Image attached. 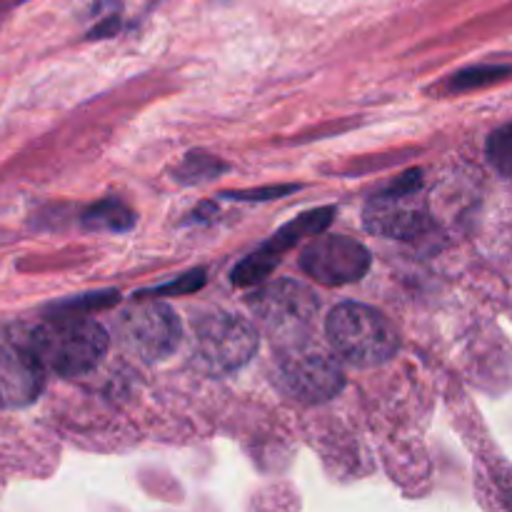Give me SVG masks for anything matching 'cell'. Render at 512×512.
Masks as SVG:
<instances>
[{"label": "cell", "mask_w": 512, "mask_h": 512, "mask_svg": "<svg viewBox=\"0 0 512 512\" xmlns=\"http://www.w3.org/2000/svg\"><path fill=\"white\" fill-rule=\"evenodd\" d=\"M365 225L373 233L400 240L418 238L423 233L428 225V210H425L423 193H420L418 170L403 175L398 183L370 200L365 208Z\"/></svg>", "instance_id": "obj_6"}, {"label": "cell", "mask_w": 512, "mask_h": 512, "mask_svg": "<svg viewBox=\"0 0 512 512\" xmlns=\"http://www.w3.org/2000/svg\"><path fill=\"white\" fill-rule=\"evenodd\" d=\"M258 350V333L245 318L205 313L195 320V355L208 373H233L248 365Z\"/></svg>", "instance_id": "obj_4"}, {"label": "cell", "mask_w": 512, "mask_h": 512, "mask_svg": "<svg viewBox=\"0 0 512 512\" xmlns=\"http://www.w3.org/2000/svg\"><path fill=\"white\" fill-rule=\"evenodd\" d=\"M135 225V215L128 205L118 200H100L90 205L83 213V228L88 230H110V233H125Z\"/></svg>", "instance_id": "obj_11"}, {"label": "cell", "mask_w": 512, "mask_h": 512, "mask_svg": "<svg viewBox=\"0 0 512 512\" xmlns=\"http://www.w3.org/2000/svg\"><path fill=\"white\" fill-rule=\"evenodd\" d=\"M505 73H510L508 68H470L463 70L453 78V90H470L475 85H485V83H493V80L503 78Z\"/></svg>", "instance_id": "obj_15"}, {"label": "cell", "mask_w": 512, "mask_h": 512, "mask_svg": "<svg viewBox=\"0 0 512 512\" xmlns=\"http://www.w3.org/2000/svg\"><path fill=\"white\" fill-rule=\"evenodd\" d=\"M260 330L268 333L283 348L308 340L313 320L318 315V298L305 285L293 280L263 285L250 298Z\"/></svg>", "instance_id": "obj_3"}, {"label": "cell", "mask_w": 512, "mask_h": 512, "mask_svg": "<svg viewBox=\"0 0 512 512\" xmlns=\"http://www.w3.org/2000/svg\"><path fill=\"white\" fill-rule=\"evenodd\" d=\"M278 383L300 403H325L343 390L345 375L333 355L305 340L283 348L278 358Z\"/></svg>", "instance_id": "obj_5"}, {"label": "cell", "mask_w": 512, "mask_h": 512, "mask_svg": "<svg viewBox=\"0 0 512 512\" xmlns=\"http://www.w3.org/2000/svg\"><path fill=\"white\" fill-rule=\"evenodd\" d=\"M333 220V210L330 208H318V210H308V213L300 215L298 220L285 225L278 235L268 240V243L260 245L253 255L243 260V263L235 265L233 270V283L235 285H255L260 280H265L270 275V270L275 268L280 258H283L285 250L295 243L303 235H313V233H323L325 228Z\"/></svg>", "instance_id": "obj_9"}, {"label": "cell", "mask_w": 512, "mask_h": 512, "mask_svg": "<svg viewBox=\"0 0 512 512\" xmlns=\"http://www.w3.org/2000/svg\"><path fill=\"white\" fill-rule=\"evenodd\" d=\"M118 295L115 293H98V295H88V298H75L68 300V303L58 305V313H83L85 308H105V305L115 303Z\"/></svg>", "instance_id": "obj_16"}, {"label": "cell", "mask_w": 512, "mask_h": 512, "mask_svg": "<svg viewBox=\"0 0 512 512\" xmlns=\"http://www.w3.org/2000/svg\"><path fill=\"white\" fill-rule=\"evenodd\" d=\"M335 355L355 368L383 365L398 353L400 338L395 325L370 305L343 303L325 320Z\"/></svg>", "instance_id": "obj_2"}, {"label": "cell", "mask_w": 512, "mask_h": 512, "mask_svg": "<svg viewBox=\"0 0 512 512\" xmlns=\"http://www.w3.org/2000/svg\"><path fill=\"white\" fill-rule=\"evenodd\" d=\"M203 283H205L203 270H190V273H185L183 278L170 280V283L160 285V288H153V290H145V293L140 295H143V298L145 295H188V293H195Z\"/></svg>", "instance_id": "obj_14"}, {"label": "cell", "mask_w": 512, "mask_h": 512, "mask_svg": "<svg viewBox=\"0 0 512 512\" xmlns=\"http://www.w3.org/2000/svg\"><path fill=\"white\" fill-rule=\"evenodd\" d=\"M118 335L125 348L140 360H165L180 343V320L168 305L145 303L120 315Z\"/></svg>", "instance_id": "obj_7"}, {"label": "cell", "mask_w": 512, "mask_h": 512, "mask_svg": "<svg viewBox=\"0 0 512 512\" xmlns=\"http://www.w3.org/2000/svg\"><path fill=\"white\" fill-rule=\"evenodd\" d=\"M45 368L28 345L0 340V408H23L40 395Z\"/></svg>", "instance_id": "obj_10"}, {"label": "cell", "mask_w": 512, "mask_h": 512, "mask_svg": "<svg viewBox=\"0 0 512 512\" xmlns=\"http://www.w3.org/2000/svg\"><path fill=\"white\" fill-rule=\"evenodd\" d=\"M300 265L323 285H348L363 278L370 268V253L358 240L325 235L313 240L300 255Z\"/></svg>", "instance_id": "obj_8"}, {"label": "cell", "mask_w": 512, "mask_h": 512, "mask_svg": "<svg viewBox=\"0 0 512 512\" xmlns=\"http://www.w3.org/2000/svg\"><path fill=\"white\" fill-rule=\"evenodd\" d=\"M295 185H275V188H260V190H243V193H225V198L233 200H273L283 198V195L293 193Z\"/></svg>", "instance_id": "obj_17"}, {"label": "cell", "mask_w": 512, "mask_h": 512, "mask_svg": "<svg viewBox=\"0 0 512 512\" xmlns=\"http://www.w3.org/2000/svg\"><path fill=\"white\" fill-rule=\"evenodd\" d=\"M108 345L103 325L78 313H58V318L35 328L28 338V348L40 365L63 378L93 370L105 358Z\"/></svg>", "instance_id": "obj_1"}, {"label": "cell", "mask_w": 512, "mask_h": 512, "mask_svg": "<svg viewBox=\"0 0 512 512\" xmlns=\"http://www.w3.org/2000/svg\"><path fill=\"white\" fill-rule=\"evenodd\" d=\"M220 170H225V165L220 163V160L210 158V155L205 153H193L175 175H178L183 183H205V180L218 178Z\"/></svg>", "instance_id": "obj_12"}, {"label": "cell", "mask_w": 512, "mask_h": 512, "mask_svg": "<svg viewBox=\"0 0 512 512\" xmlns=\"http://www.w3.org/2000/svg\"><path fill=\"white\" fill-rule=\"evenodd\" d=\"M488 158L503 175H512V125L493 133L488 143Z\"/></svg>", "instance_id": "obj_13"}]
</instances>
